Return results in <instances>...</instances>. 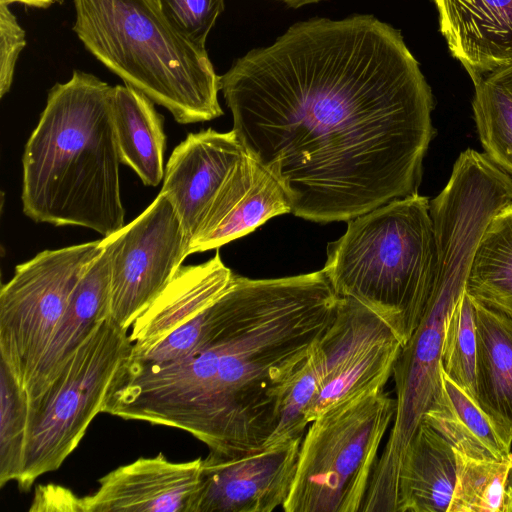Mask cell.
<instances>
[{"label": "cell", "instance_id": "cell-1", "mask_svg": "<svg viewBox=\"0 0 512 512\" xmlns=\"http://www.w3.org/2000/svg\"><path fill=\"white\" fill-rule=\"evenodd\" d=\"M220 91L295 216L348 222L418 193L433 94L401 32L375 16L297 22L236 59Z\"/></svg>", "mask_w": 512, "mask_h": 512}, {"label": "cell", "instance_id": "cell-2", "mask_svg": "<svg viewBox=\"0 0 512 512\" xmlns=\"http://www.w3.org/2000/svg\"><path fill=\"white\" fill-rule=\"evenodd\" d=\"M338 301L323 269L272 279L235 275L205 309L195 349L164 363L127 358L103 412L182 429L222 456L256 452L274 432L283 392Z\"/></svg>", "mask_w": 512, "mask_h": 512}, {"label": "cell", "instance_id": "cell-3", "mask_svg": "<svg viewBox=\"0 0 512 512\" xmlns=\"http://www.w3.org/2000/svg\"><path fill=\"white\" fill-rule=\"evenodd\" d=\"M113 86L75 70L48 92L22 157V206L37 223L73 225L106 238L125 226Z\"/></svg>", "mask_w": 512, "mask_h": 512}, {"label": "cell", "instance_id": "cell-4", "mask_svg": "<svg viewBox=\"0 0 512 512\" xmlns=\"http://www.w3.org/2000/svg\"><path fill=\"white\" fill-rule=\"evenodd\" d=\"M73 31L106 68L190 124L223 115L206 47L180 33L154 0H73Z\"/></svg>", "mask_w": 512, "mask_h": 512}, {"label": "cell", "instance_id": "cell-5", "mask_svg": "<svg viewBox=\"0 0 512 512\" xmlns=\"http://www.w3.org/2000/svg\"><path fill=\"white\" fill-rule=\"evenodd\" d=\"M435 264L430 202L416 193L349 220L328 244L323 271L339 297L375 312L404 346L424 315Z\"/></svg>", "mask_w": 512, "mask_h": 512}, {"label": "cell", "instance_id": "cell-6", "mask_svg": "<svg viewBox=\"0 0 512 512\" xmlns=\"http://www.w3.org/2000/svg\"><path fill=\"white\" fill-rule=\"evenodd\" d=\"M396 399L383 390L318 415L301 441L285 512H361Z\"/></svg>", "mask_w": 512, "mask_h": 512}, {"label": "cell", "instance_id": "cell-7", "mask_svg": "<svg viewBox=\"0 0 512 512\" xmlns=\"http://www.w3.org/2000/svg\"><path fill=\"white\" fill-rule=\"evenodd\" d=\"M132 349L128 330L109 318L78 347L58 376L28 402L23 472L17 481L28 491L41 475L57 470L75 450Z\"/></svg>", "mask_w": 512, "mask_h": 512}, {"label": "cell", "instance_id": "cell-8", "mask_svg": "<svg viewBox=\"0 0 512 512\" xmlns=\"http://www.w3.org/2000/svg\"><path fill=\"white\" fill-rule=\"evenodd\" d=\"M103 250L97 240L44 250L15 267L0 291V355L25 389L71 295Z\"/></svg>", "mask_w": 512, "mask_h": 512}, {"label": "cell", "instance_id": "cell-9", "mask_svg": "<svg viewBox=\"0 0 512 512\" xmlns=\"http://www.w3.org/2000/svg\"><path fill=\"white\" fill-rule=\"evenodd\" d=\"M103 243L110 255L108 318L128 330L190 255V240L173 205L159 192L146 210Z\"/></svg>", "mask_w": 512, "mask_h": 512}, {"label": "cell", "instance_id": "cell-10", "mask_svg": "<svg viewBox=\"0 0 512 512\" xmlns=\"http://www.w3.org/2000/svg\"><path fill=\"white\" fill-rule=\"evenodd\" d=\"M402 347L375 312L353 298L339 297L335 317L316 347L321 388L310 423L339 403L383 390Z\"/></svg>", "mask_w": 512, "mask_h": 512}, {"label": "cell", "instance_id": "cell-11", "mask_svg": "<svg viewBox=\"0 0 512 512\" xmlns=\"http://www.w3.org/2000/svg\"><path fill=\"white\" fill-rule=\"evenodd\" d=\"M302 439L227 457L202 458L195 512H271L286 502Z\"/></svg>", "mask_w": 512, "mask_h": 512}, {"label": "cell", "instance_id": "cell-12", "mask_svg": "<svg viewBox=\"0 0 512 512\" xmlns=\"http://www.w3.org/2000/svg\"><path fill=\"white\" fill-rule=\"evenodd\" d=\"M245 153L233 130L211 128L189 133L171 153L160 192L173 205L190 246L200 238L213 202Z\"/></svg>", "mask_w": 512, "mask_h": 512}, {"label": "cell", "instance_id": "cell-13", "mask_svg": "<svg viewBox=\"0 0 512 512\" xmlns=\"http://www.w3.org/2000/svg\"><path fill=\"white\" fill-rule=\"evenodd\" d=\"M202 458L171 462L159 453L120 466L82 497L83 512H195Z\"/></svg>", "mask_w": 512, "mask_h": 512}, {"label": "cell", "instance_id": "cell-14", "mask_svg": "<svg viewBox=\"0 0 512 512\" xmlns=\"http://www.w3.org/2000/svg\"><path fill=\"white\" fill-rule=\"evenodd\" d=\"M286 213H291V205L282 185L246 152L213 202L189 254L218 249Z\"/></svg>", "mask_w": 512, "mask_h": 512}, {"label": "cell", "instance_id": "cell-15", "mask_svg": "<svg viewBox=\"0 0 512 512\" xmlns=\"http://www.w3.org/2000/svg\"><path fill=\"white\" fill-rule=\"evenodd\" d=\"M447 46L476 82L512 62V0H434Z\"/></svg>", "mask_w": 512, "mask_h": 512}, {"label": "cell", "instance_id": "cell-16", "mask_svg": "<svg viewBox=\"0 0 512 512\" xmlns=\"http://www.w3.org/2000/svg\"><path fill=\"white\" fill-rule=\"evenodd\" d=\"M103 241V239H102ZM110 255L103 250L75 287L55 332L25 385L28 402L38 398L94 328L109 317Z\"/></svg>", "mask_w": 512, "mask_h": 512}, {"label": "cell", "instance_id": "cell-17", "mask_svg": "<svg viewBox=\"0 0 512 512\" xmlns=\"http://www.w3.org/2000/svg\"><path fill=\"white\" fill-rule=\"evenodd\" d=\"M234 278L218 249L204 263L180 266L164 290L132 324L129 335L132 348L149 347L195 317L221 296Z\"/></svg>", "mask_w": 512, "mask_h": 512}, {"label": "cell", "instance_id": "cell-18", "mask_svg": "<svg viewBox=\"0 0 512 512\" xmlns=\"http://www.w3.org/2000/svg\"><path fill=\"white\" fill-rule=\"evenodd\" d=\"M476 402L512 448V315L474 299Z\"/></svg>", "mask_w": 512, "mask_h": 512}, {"label": "cell", "instance_id": "cell-19", "mask_svg": "<svg viewBox=\"0 0 512 512\" xmlns=\"http://www.w3.org/2000/svg\"><path fill=\"white\" fill-rule=\"evenodd\" d=\"M456 479L455 450L422 421L403 458L397 512H447Z\"/></svg>", "mask_w": 512, "mask_h": 512}, {"label": "cell", "instance_id": "cell-20", "mask_svg": "<svg viewBox=\"0 0 512 512\" xmlns=\"http://www.w3.org/2000/svg\"><path fill=\"white\" fill-rule=\"evenodd\" d=\"M112 116L122 164L143 184L157 186L164 178V120L154 102L129 85L113 86Z\"/></svg>", "mask_w": 512, "mask_h": 512}, {"label": "cell", "instance_id": "cell-21", "mask_svg": "<svg viewBox=\"0 0 512 512\" xmlns=\"http://www.w3.org/2000/svg\"><path fill=\"white\" fill-rule=\"evenodd\" d=\"M441 390L423 416L453 449L483 460H503L509 453L476 400L454 382L442 368Z\"/></svg>", "mask_w": 512, "mask_h": 512}, {"label": "cell", "instance_id": "cell-22", "mask_svg": "<svg viewBox=\"0 0 512 512\" xmlns=\"http://www.w3.org/2000/svg\"><path fill=\"white\" fill-rule=\"evenodd\" d=\"M465 291L472 299L512 315V204L499 211L484 231Z\"/></svg>", "mask_w": 512, "mask_h": 512}, {"label": "cell", "instance_id": "cell-23", "mask_svg": "<svg viewBox=\"0 0 512 512\" xmlns=\"http://www.w3.org/2000/svg\"><path fill=\"white\" fill-rule=\"evenodd\" d=\"M473 84V117L484 153L512 175V62Z\"/></svg>", "mask_w": 512, "mask_h": 512}, {"label": "cell", "instance_id": "cell-24", "mask_svg": "<svg viewBox=\"0 0 512 512\" xmlns=\"http://www.w3.org/2000/svg\"><path fill=\"white\" fill-rule=\"evenodd\" d=\"M455 453L457 479L447 512H505L511 451L500 461Z\"/></svg>", "mask_w": 512, "mask_h": 512}, {"label": "cell", "instance_id": "cell-25", "mask_svg": "<svg viewBox=\"0 0 512 512\" xmlns=\"http://www.w3.org/2000/svg\"><path fill=\"white\" fill-rule=\"evenodd\" d=\"M28 397L0 359V487L23 472L28 427Z\"/></svg>", "mask_w": 512, "mask_h": 512}, {"label": "cell", "instance_id": "cell-26", "mask_svg": "<svg viewBox=\"0 0 512 512\" xmlns=\"http://www.w3.org/2000/svg\"><path fill=\"white\" fill-rule=\"evenodd\" d=\"M445 373L476 400V324L472 298L464 291L450 311L442 346Z\"/></svg>", "mask_w": 512, "mask_h": 512}, {"label": "cell", "instance_id": "cell-27", "mask_svg": "<svg viewBox=\"0 0 512 512\" xmlns=\"http://www.w3.org/2000/svg\"><path fill=\"white\" fill-rule=\"evenodd\" d=\"M316 347L286 386L277 426L265 447L303 439L321 388V365Z\"/></svg>", "mask_w": 512, "mask_h": 512}, {"label": "cell", "instance_id": "cell-28", "mask_svg": "<svg viewBox=\"0 0 512 512\" xmlns=\"http://www.w3.org/2000/svg\"><path fill=\"white\" fill-rule=\"evenodd\" d=\"M168 21L185 37L205 47L224 10V0H154Z\"/></svg>", "mask_w": 512, "mask_h": 512}, {"label": "cell", "instance_id": "cell-29", "mask_svg": "<svg viewBox=\"0 0 512 512\" xmlns=\"http://www.w3.org/2000/svg\"><path fill=\"white\" fill-rule=\"evenodd\" d=\"M25 30L7 5L0 4V97L11 88L16 63L26 45Z\"/></svg>", "mask_w": 512, "mask_h": 512}, {"label": "cell", "instance_id": "cell-30", "mask_svg": "<svg viewBox=\"0 0 512 512\" xmlns=\"http://www.w3.org/2000/svg\"><path fill=\"white\" fill-rule=\"evenodd\" d=\"M29 511H77L83 512L82 498L71 490L58 485H41L35 490V496Z\"/></svg>", "mask_w": 512, "mask_h": 512}, {"label": "cell", "instance_id": "cell-31", "mask_svg": "<svg viewBox=\"0 0 512 512\" xmlns=\"http://www.w3.org/2000/svg\"><path fill=\"white\" fill-rule=\"evenodd\" d=\"M57 0H0L1 5H7L13 3H20L30 7L46 9L53 5Z\"/></svg>", "mask_w": 512, "mask_h": 512}, {"label": "cell", "instance_id": "cell-32", "mask_svg": "<svg viewBox=\"0 0 512 512\" xmlns=\"http://www.w3.org/2000/svg\"><path fill=\"white\" fill-rule=\"evenodd\" d=\"M512 454V448H511ZM505 512H512V463L509 469L507 484H506V502Z\"/></svg>", "mask_w": 512, "mask_h": 512}, {"label": "cell", "instance_id": "cell-33", "mask_svg": "<svg viewBox=\"0 0 512 512\" xmlns=\"http://www.w3.org/2000/svg\"><path fill=\"white\" fill-rule=\"evenodd\" d=\"M277 1L284 3L286 6H288L290 8L297 9V8H301V7H304L307 5L318 3L322 0H277Z\"/></svg>", "mask_w": 512, "mask_h": 512}]
</instances>
